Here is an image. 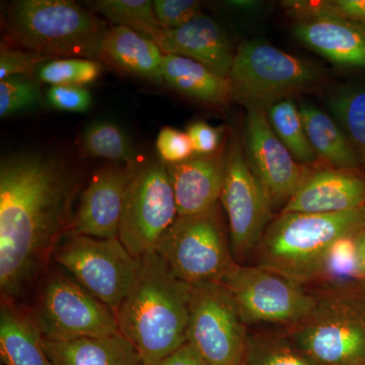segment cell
<instances>
[{"mask_svg": "<svg viewBox=\"0 0 365 365\" xmlns=\"http://www.w3.org/2000/svg\"><path fill=\"white\" fill-rule=\"evenodd\" d=\"M78 176L61 158L39 150L0 163V289L21 299L44 272L72 220Z\"/></svg>", "mask_w": 365, "mask_h": 365, "instance_id": "obj_1", "label": "cell"}, {"mask_svg": "<svg viewBox=\"0 0 365 365\" xmlns=\"http://www.w3.org/2000/svg\"><path fill=\"white\" fill-rule=\"evenodd\" d=\"M192 287L179 279L155 251L139 258L135 280L116 311L119 332L143 365H160L188 343Z\"/></svg>", "mask_w": 365, "mask_h": 365, "instance_id": "obj_2", "label": "cell"}, {"mask_svg": "<svg viewBox=\"0 0 365 365\" xmlns=\"http://www.w3.org/2000/svg\"><path fill=\"white\" fill-rule=\"evenodd\" d=\"M365 228V205L335 213H280L262 237L258 265L302 284L319 280L333 245Z\"/></svg>", "mask_w": 365, "mask_h": 365, "instance_id": "obj_3", "label": "cell"}, {"mask_svg": "<svg viewBox=\"0 0 365 365\" xmlns=\"http://www.w3.org/2000/svg\"><path fill=\"white\" fill-rule=\"evenodd\" d=\"M6 26L14 45L50 60L98 58L108 26L71 0H19Z\"/></svg>", "mask_w": 365, "mask_h": 365, "instance_id": "obj_4", "label": "cell"}, {"mask_svg": "<svg viewBox=\"0 0 365 365\" xmlns=\"http://www.w3.org/2000/svg\"><path fill=\"white\" fill-rule=\"evenodd\" d=\"M306 317L284 333L314 365L365 364V292L356 284L328 287Z\"/></svg>", "mask_w": 365, "mask_h": 365, "instance_id": "obj_5", "label": "cell"}, {"mask_svg": "<svg viewBox=\"0 0 365 365\" xmlns=\"http://www.w3.org/2000/svg\"><path fill=\"white\" fill-rule=\"evenodd\" d=\"M227 79L232 101L248 111L266 112L276 103L314 90L325 79V71L266 40L253 39L237 45Z\"/></svg>", "mask_w": 365, "mask_h": 365, "instance_id": "obj_6", "label": "cell"}, {"mask_svg": "<svg viewBox=\"0 0 365 365\" xmlns=\"http://www.w3.org/2000/svg\"><path fill=\"white\" fill-rule=\"evenodd\" d=\"M155 251L191 287L220 282L237 263L228 247L220 204L198 215H178Z\"/></svg>", "mask_w": 365, "mask_h": 365, "instance_id": "obj_7", "label": "cell"}, {"mask_svg": "<svg viewBox=\"0 0 365 365\" xmlns=\"http://www.w3.org/2000/svg\"><path fill=\"white\" fill-rule=\"evenodd\" d=\"M30 314L43 339L52 342L120 333L115 312L66 274L47 278Z\"/></svg>", "mask_w": 365, "mask_h": 365, "instance_id": "obj_8", "label": "cell"}, {"mask_svg": "<svg viewBox=\"0 0 365 365\" xmlns=\"http://www.w3.org/2000/svg\"><path fill=\"white\" fill-rule=\"evenodd\" d=\"M53 259L78 282L116 313L133 284L139 258L119 237L97 239L67 232Z\"/></svg>", "mask_w": 365, "mask_h": 365, "instance_id": "obj_9", "label": "cell"}, {"mask_svg": "<svg viewBox=\"0 0 365 365\" xmlns=\"http://www.w3.org/2000/svg\"><path fill=\"white\" fill-rule=\"evenodd\" d=\"M220 283L248 324L294 325L313 309L316 294L302 283L261 266L235 263Z\"/></svg>", "mask_w": 365, "mask_h": 365, "instance_id": "obj_10", "label": "cell"}, {"mask_svg": "<svg viewBox=\"0 0 365 365\" xmlns=\"http://www.w3.org/2000/svg\"><path fill=\"white\" fill-rule=\"evenodd\" d=\"M177 217L167 165L153 160L135 168L127 186L118 235L125 248L137 259L155 251Z\"/></svg>", "mask_w": 365, "mask_h": 365, "instance_id": "obj_11", "label": "cell"}, {"mask_svg": "<svg viewBox=\"0 0 365 365\" xmlns=\"http://www.w3.org/2000/svg\"><path fill=\"white\" fill-rule=\"evenodd\" d=\"M249 333L220 282L192 287L188 343L208 365H245Z\"/></svg>", "mask_w": 365, "mask_h": 365, "instance_id": "obj_12", "label": "cell"}, {"mask_svg": "<svg viewBox=\"0 0 365 365\" xmlns=\"http://www.w3.org/2000/svg\"><path fill=\"white\" fill-rule=\"evenodd\" d=\"M222 202L228 220L230 250L237 263L246 260L258 248L272 222L273 203L245 158L239 137L227 148V167Z\"/></svg>", "mask_w": 365, "mask_h": 365, "instance_id": "obj_13", "label": "cell"}, {"mask_svg": "<svg viewBox=\"0 0 365 365\" xmlns=\"http://www.w3.org/2000/svg\"><path fill=\"white\" fill-rule=\"evenodd\" d=\"M242 148L250 169L274 206L287 205L313 170L294 160L276 136L266 112L261 110L247 113Z\"/></svg>", "mask_w": 365, "mask_h": 365, "instance_id": "obj_14", "label": "cell"}, {"mask_svg": "<svg viewBox=\"0 0 365 365\" xmlns=\"http://www.w3.org/2000/svg\"><path fill=\"white\" fill-rule=\"evenodd\" d=\"M134 170L133 165L115 163L98 169L81 195L68 232L97 239L118 237L127 186Z\"/></svg>", "mask_w": 365, "mask_h": 365, "instance_id": "obj_15", "label": "cell"}, {"mask_svg": "<svg viewBox=\"0 0 365 365\" xmlns=\"http://www.w3.org/2000/svg\"><path fill=\"white\" fill-rule=\"evenodd\" d=\"M365 205V178L357 170H312L281 213H335Z\"/></svg>", "mask_w": 365, "mask_h": 365, "instance_id": "obj_16", "label": "cell"}, {"mask_svg": "<svg viewBox=\"0 0 365 365\" xmlns=\"http://www.w3.org/2000/svg\"><path fill=\"white\" fill-rule=\"evenodd\" d=\"M163 55H178L207 67L227 78L235 52L222 26L210 16L197 14L179 28L163 30L157 41Z\"/></svg>", "mask_w": 365, "mask_h": 365, "instance_id": "obj_17", "label": "cell"}, {"mask_svg": "<svg viewBox=\"0 0 365 365\" xmlns=\"http://www.w3.org/2000/svg\"><path fill=\"white\" fill-rule=\"evenodd\" d=\"M227 167V148L209 155H194L167 165L178 215H198L220 204Z\"/></svg>", "mask_w": 365, "mask_h": 365, "instance_id": "obj_18", "label": "cell"}, {"mask_svg": "<svg viewBox=\"0 0 365 365\" xmlns=\"http://www.w3.org/2000/svg\"><path fill=\"white\" fill-rule=\"evenodd\" d=\"M292 33L299 42L338 66L365 68V29L341 19L297 21Z\"/></svg>", "mask_w": 365, "mask_h": 365, "instance_id": "obj_19", "label": "cell"}, {"mask_svg": "<svg viewBox=\"0 0 365 365\" xmlns=\"http://www.w3.org/2000/svg\"><path fill=\"white\" fill-rule=\"evenodd\" d=\"M163 52L155 41L130 29L114 25L108 26L98 57L122 73L153 83H163Z\"/></svg>", "mask_w": 365, "mask_h": 365, "instance_id": "obj_20", "label": "cell"}, {"mask_svg": "<svg viewBox=\"0 0 365 365\" xmlns=\"http://www.w3.org/2000/svg\"><path fill=\"white\" fill-rule=\"evenodd\" d=\"M0 359L4 365H54L30 312L11 299H1Z\"/></svg>", "mask_w": 365, "mask_h": 365, "instance_id": "obj_21", "label": "cell"}, {"mask_svg": "<svg viewBox=\"0 0 365 365\" xmlns=\"http://www.w3.org/2000/svg\"><path fill=\"white\" fill-rule=\"evenodd\" d=\"M43 341L54 365H143L135 347L121 333L68 342Z\"/></svg>", "mask_w": 365, "mask_h": 365, "instance_id": "obj_22", "label": "cell"}, {"mask_svg": "<svg viewBox=\"0 0 365 365\" xmlns=\"http://www.w3.org/2000/svg\"><path fill=\"white\" fill-rule=\"evenodd\" d=\"M163 78L170 88L205 104L225 105L232 101L227 78L186 57L163 55Z\"/></svg>", "mask_w": 365, "mask_h": 365, "instance_id": "obj_23", "label": "cell"}, {"mask_svg": "<svg viewBox=\"0 0 365 365\" xmlns=\"http://www.w3.org/2000/svg\"><path fill=\"white\" fill-rule=\"evenodd\" d=\"M299 109L319 160L336 169H359L362 165L359 155L333 117L309 103H302Z\"/></svg>", "mask_w": 365, "mask_h": 365, "instance_id": "obj_24", "label": "cell"}, {"mask_svg": "<svg viewBox=\"0 0 365 365\" xmlns=\"http://www.w3.org/2000/svg\"><path fill=\"white\" fill-rule=\"evenodd\" d=\"M327 106L365 165V85L338 88L329 95Z\"/></svg>", "mask_w": 365, "mask_h": 365, "instance_id": "obj_25", "label": "cell"}, {"mask_svg": "<svg viewBox=\"0 0 365 365\" xmlns=\"http://www.w3.org/2000/svg\"><path fill=\"white\" fill-rule=\"evenodd\" d=\"M268 121L283 145L297 163L313 167L319 160L309 143L299 109L292 98L276 103L266 111Z\"/></svg>", "mask_w": 365, "mask_h": 365, "instance_id": "obj_26", "label": "cell"}, {"mask_svg": "<svg viewBox=\"0 0 365 365\" xmlns=\"http://www.w3.org/2000/svg\"><path fill=\"white\" fill-rule=\"evenodd\" d=\"M91 11L104 16L114 26H125L157 43L163 29L155 18L150 0H96L86 2Z\"/></svg>", "mask_w": 365, "mask_h": 365, "instance_id": "obj_27", "label": "cell"}, {"mask_svg": "<svg viewBox=\"0 0 365 365\" xmlns=\"http://www.w3.org/2000/svg\"><path fill=\"white\" fill-rule=\"evenodd\" d=\"M81 153L85 158H106L127 165H133L135 160L130 139L109 121H96L86 127L81 138Z\"/></svg>", "mask_w": 365, "mask_h": 365, "instance_id": "obj_28", "label": "cell"}, {"mask_svg": "<svg viewBox=\"0 0 365 365\" xmlns=\"http://www.w3.org/2000/svg\"><path fill=\"white\" fill-rule=\"evenodd\" d=\"M246 365H314L287 334H249Z\"/></svg>", "mask_w": 365, "mask_h": 365, "instance_id": "obj_29", "label": "cell"}, {"mask_svg": "<svg viewBox=\"0 0 365 365\" xmlns=\"http://www.w3.org/2000/svg\"><path fill=\"white\" fill-rule=\"evenodd\" d=\"M102 66L93 59L59 58L45 62L37 71L38 79L47 85H91L97 81Z\"/></svg>", "mask_w": 365, "mask_h": 365, "instance_id": "obj_30", "label": "cell"}, {"mask_svg": "<svg viewBox=\"0 0 365 365\" xmlns=\"http://www.w3.org/2000/svg\"><path fill=\"white\" fill-rule=\"evenodd\" d=\"M43 101L39 83L28 76L0 81V116L6 118L35 109Z\"/></svg>", "mask_w": 365, "mask_h": 365, "instance_id": "obj_31", "label": "cell"}, {"mask_svg": "<svg viewBox=\"0 0 365 365\" xmlns=\"http://www.w3.org/2000/svg\"><path fill=\"white\" fill-rule=\"evenodd\" d=\"M355 237H346L335 242L327 256L321 279L328 282V287L354 284L359 279L356 272Z\"/></svg>", "mask_w": 365, "mask_h": 365, "instance_id": "obj_32", "label": "cell"}, {"mask_svg": "<svg viewBox=\"0 0 365 365\" xmlns=\"http://www.w3.org/2000/svg\"><path fill=\"white\" fill-rule=\"evenodd\" d=\"M47 60L26 51L18 46L2 43L0 48V81L11 76L33 78L38 69Z\"/></svg>", "mask_w": 365, "mask_h": 365, "instance_id": "obj_33", "label": "cell"}, {"mask_svg": "<svg viewBox=\"0 0 365 365\" xmlns=\"http://www.w3.org/2000/svg\"><path fill=\"white\" fill-rule=\"evenodd\" d=\"M155 146L158 157L167 165L186 162L196 155L188 133L172 127H165L160 131Z\"/></svg>", "mask_w": 365, "mask_h": 365, "instance_id": "obj_34", "label": "cell"}, {"mask_svg": "<svg viewBox=\"0 0 365 365\" xmlns=\"http://www.w3.org/2000/svg\"><path fill=\"white\" fill-rule=\"evenodd\" d=\"M155 18L163 30L179 28L201 14V2L196 0H155Z\"/></svg>", "mask_w": 365, "mask_h": 365, "instance_id": "obj_35", "label": "cell"}, {"mask_svg": "<svg viewBox=\"0 0 365 365\" xmlns=\"http://www.w3.org/2000/svg\"><path fill=\"white\" fill-rule=\"evenodd\" d=\"M46 100L55 110L67 113H86L91 105L90 91L78 86H53L48 90Z\"/></svg>", "mask_w": 365, "mask_h": 365, "instance_id": "obj_36", "label": "cell"}, {"mask_svg": "<svg viewBox=\"0 0 365 365\" xmlns=\"http://www.w3.org/2000/svg\"><path fill=\"white\" fill-rule=\"evenodd\" d=\"M186 132L191 138L196 155H213L222 148V128L197 121L190 125Z\"/></svg>", "mask_w": 365, "mask_h": 365, "instance_id": "obj_37", "label": "cell"}, {"mask_svg": "<svg viewBox=\"0 0 365 365\" xmlns=\"http://www.w3.org/2000/svg\"><path fill=\"white\" fill-rule=\"evenodd\" d=\"M319 18L341 19L365 29V0L322 1V14Z\"/></svg>", "mask_w": 365, "mask_h": 365, "instance_id": "obj_38", "label": "cell"}, {"mask_svg": "<svg viewBox=\"0 0 365 365\" xmlns=\"http://www.w3.org/2000/svg\"><path fill=\"white\" fill-rule=\"evenodd\" d=\"M160 365H208L189 343L163 360Z\"/></svg>", "mask_w": 365, "mask_h": 365, "instance_id": "obj_39", "label": "cell"}, {"mask_svg": "<svg viewBox=\"0 0 365 365\" xmlns=\"http://www.w3.org/2000/svg\"><path fill=\"white\" fill-rule=\"evenodd\" d=\"M356 272L359 280L365 281V228L355 237Z\"/></svg>", "mask_w": 365, "mask_h": 365, "instance_id": "obj_40", "label": "cell"}, {"mask_svg": "<svg viewBox=\"0 0 365 365\" xmlns=\"http://www.w3.org/2000/svg\"><path fill=\"white\" fill-rule=\"evenodd\" d=\"M227 4L228 6L234 7V9L245 11H253L259 6V2L252 1V0H232V1H228Z\"/></svg>", "mask_w": 365, "mask_h": 365, "instance_id": "obj_41", "label": "cell"}, {"mask_svg": "<svg viewBox=\"0 0 365 365\" xmlns=\"http://www.w3.org/2000/svg\"><path fill=\"white\" fill-rule=\"evenodd\" d=\"M0 365H4V364H0Z\"/></svg>", "mask_w": 365, "mask_h": 365, "instance_id": "obj_42", "label": "cell"}, {"mask_svg": "<svg viewBox=\"0 0 365 365\" xmlns=\"http://www.w3.org/2000/svg\"><path fill=\"white\" fill-rule=\"evenodd\" d=\"M245 365H246V364H245Z\"/></svg>", "mask_w": 365, "mask_h": 365, "instance_id": "obj_43", "label": "cell"}, {"mask_svg": "<svg viewBox=\"0 0 365 365\" xmlns=\"http://www.w3.org/2000/svg\"><path fill=\"white\" fill-rule=\"evenodd\" d=\"M364 365H365V364Z\"/></svg>", "mask_w": 365, "mask_h": 365, "instance_id": "obj_44", "label": "cell"}]
</instances>
